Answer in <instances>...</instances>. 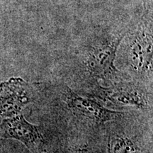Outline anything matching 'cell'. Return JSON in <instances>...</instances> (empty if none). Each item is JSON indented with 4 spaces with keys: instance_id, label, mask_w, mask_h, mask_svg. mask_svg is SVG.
Returning <instances> with one entry per match:
<instances>
[{
    "instance_id": "obj_6",
    "label": "cell",
    "mask_w": 153,
    "mask_h": 153,
    "mask_svg": "<svg viewBox=\"0 0 153 153\" xmlns=\"http://www.w3.org/2000/svg\"><path fill=\"white\" fill-rule=\"evenodd\" d=\"M65 101L69 108L76 115L97 125L116 120L123 115L120 112L107 109L97 101L81 97L70 89L65 92Z\"/></svg>"
},
{
    "instance_id": "obj_2",
    "label": "cell",
    "mask_w": 153,
    "mask_h": 153,
    "mask_svg": "<svg viewBox=\"0 0 153 153\" xmlns=\"http://www.w3.org/2000/svg\"><path fill=\"white\" fill-rule=\"evenodd\" d=\"M126 48L128 63L141 75L152 74V24L143 22L128 38Z\"/></svg>"
},
{
    "instance_id": "obj_3",
    "label": "cell",
    "mask_w": 153,
    "mask_h": 153,
    "mask_svg": "<svg viewBox=\"0 0 153 153\" xmlns=\"http://www.w3.org/2000/svg\"><path fill=\"white\" fill-rule=\"evenodd\" d=\"M33 100V87L22 78H11L0 85V115L3 118L20 114Z\"/></svg>"
},
{
    "instance_id": "obj_5",
    "label": "cell",
    "mask_w": 153,
    "mask_h": 153,
    "mask_svg": "<svg viewBox=\"0 0 153 153\" xmlns=\"http://www.w3.org/2000/svg\"><path fill=\"white\" fill-rule=\"evenodd\" d=\"M99 95L116 105H130L146 109L152 106V97L132 82H117L109 87L99 88Z\"/></svg>"
},
{
    "instance_id": "obj_7",
    "label": "cell",
    "mask_w": 153,
    "mask_h": 153,
    "mask_svg": "<svg viewBox=\"0 0 153 153\" xmlns=\"http://www.w3.org/2000/svg\"><path fill=\"white\" fill-rule=\"evenodd\" d=\"M139 150L131 138L123 135H114L108 140V153H131Z\"/></svg>"
},
{
    "instance_id": "obj_9",
    "label": "cell",
    "mask_w": 153,
    "mask_h": 153,
    "mask_svg": "<svg viewBox=\"0 0 153 153\" xmlns=\"http://www.w3.org/2000/svg\"><path fill=\"white\" fill-rule=\"evenodd\" d=\"M52 153H57V152H52Z\"/></svg>"
},
{
    "instance_id": "obj_4",
    "label": "cell",
    "mask_w": 153,
    "mask_h": 153,
    "mask_svg": "<svg viewBox=\"0 0 153 153\" xmlns=\"http://www.w3.org/2000/svg\"><path fill=\"white\" fill-rule=\"evenodd\" d=\"M0 137L17 140L33 152L43 148V136L38 128L28 123L21 114L3 120L0 124Z\"/></svg>"
},
{
    "instance_id": "obj_1",
    "label": "cell",
    "mask_w": 153,
    "mask_h": 153,
    "mask_svg": "<svg viewBox=\"0 0 153 153\" xmlns=\"http://www.w3.org/2000/svg\"><path fill=\"white\" fill-rule=\"evenodd\" d=\"M123 36L99 38L88 48L85 66L91 75L104 80L117 79L121 73L114 65L116 51Z\"/></svg>"
},
{
    "instance_id": "obj_8",
    "label": "cell",
    "mask_w": 153,
    "mask_h": 153,
    "mask_svg": "<svg viewBox=\"0 0 153 153\" xmlns=\"http://www.w3.org/2000/svg\"><path fill=\"white\" fill-rule=\"evenodd\" d=\"M74 153H92V152L87 148H79V149H76V150L74 152Z\"/></svg>"
}]
</instances>
